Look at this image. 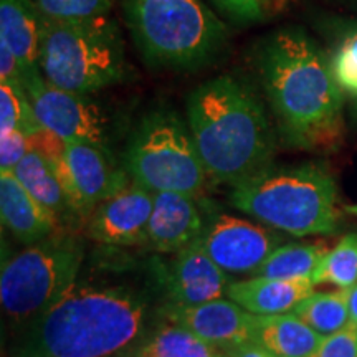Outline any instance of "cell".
<instances>
[{
  "instance_id": "1",
  "label": "cell",
  "mask_w": 357,
  "mask_h": 357,
  "mask_svg": "<svg viewBox=\"0 0 357 357\" xmlns=\"http://www.w3.org/2000/svg\"><path fill=\"white\" fill-rule=\"evenodd\" d=\"M255 68L284 146L326 153L341 144L346 96L316 40L298 26L276 30L258 45Z\"/></svg>"
},
{
  "instance_id": "2",
  "label": "cell",
  "mask_w": 357,
  "mask_h": 357,
  "mask_svg": "<svg viewBox=\"0 0 357 357\" xmlns=\"http://www.w3.org/2000/svg\"><path fill=\"white\" fill-rule=\"evenodd\" d=\"M187 124L215 184L235 187L273 164V118L247 78L227 73L199 84L187 98Z\"/></svg>"
},
{
  "instance_id": "3",
  "label": "cell",
  "mask_w": 357,
  "mask_h": 357,
  "mask_svg": "<svg viewBox=\"0 0 357 357\" xmlns=\"http://www.w3.org/2000/svg\"><path fill=\"white\" fill-rule=\"evenodd\" d=\"M146 305L118 288L73 284L35 316L13 357H114L132 346Z\"/></svg>"
},
{
  "instance_id": "4",
  "label": "cell",
  "mask_w": 357,
  "mask_h": 357,
  "mask_svg": "<svg viewBox=\"0 0 357 357\" xmlns=\"http://www.w3.org/2000/svg\"><path fill=\"white\" fill-rule=\"evenodd\" d=\"M236 211L293 236L334 235L339 230L337 185L321 162L271 164L231 187Z\"/></svg>"
},
{
  "instance_id": "5",
  "label": "cell",
  "mask_w": 357,
  "mask_h": 357,
  "mask_svg": "<svg viewBox=\"0 0 357 357\" xmlns=\"http://www.w3.org/2000/svg\"><path fill=\"white\" fill-rule=\"evenodd\" d=\"M119 2L137 52L153 68H204L229 45V29L204 0Z\"/></svg>"
},
{
  "instance_id": "6",
  "label": "cell",
  "mask_w": 357,
  "mask_h": 357,
  "mask_svg": "<svg viewBox=\"0 0 357 357\" xmlns=\"http://www.w3.org/2000/svg\"><path fill=\"white\" fill-rule=\"evenodd\" d=\"M38 66L48 83L93 95L126 79L123 33L109 15L82 22L43 19Z\"/></svg>"
},
{
  "instance_id": "7",
  "label": "cell",
  "mask_w": 357,
  "mask_h": 357,
  "mask_svg": "<svg viewBox=\"0 0 357 357\" xmlns=\"http://www.w3.org/2000/svg\"><path fill=\"white\" fill-rule=\"evenodd\" d=\"M124 169L154 194L199 197L208 181L189 124L169 109H154L141 119L124 153Z\"/></svg>"
},
{
  "instance_id": "8",
  "label": "cell",
  "mask_w": 357,
  "mask_h": 357,
  "mask_svg": "<svg viewBox=\"0 0 357 357\" xmlns=\"http://www.w3.org/2000/svg\"><path fill=\"white\" fill-rule=\"evenodd\" d=\"M83 263L77 236L53 234L2 266L0 300L13 319L35 318L75 284Z\"/></svg>"
},
{
  "instance_id": "9",
  "label": "cell",
  "mask_w": 357,
  "mask_h": 357,
  "mask_svg": "<svg viewBox=\"0 0 357 357\" xmlns=\"http://www.w3.org/2000/svg\"><path fill=\"white\" fill-rule=\"evenodd\" d=\"M38 123L65 142H88L101 147L108 141V118L91 95L66 91L48 83L40 66L22 73Z\"/></svg>"
},
{
  "instance_id": "10",
  "label": "cell",
  "mask_w": 357,
  "mask_h": 357,
  "mask_svg": "<svg viewBox=\"0 0 357 357\" xmlns=\"http://www.w3.org/2000/svg\"><path fill=\"white\" fill-rule=\"evenodd\" d=\"M50 164L75 215L83 220H88L98 205L131 182L126 169L116 164L108 147L88 142H66L63 155Z\"/></svg>"
},
{
  "instance_id": "11",
  "label": "cell",
  "mask_w": 357,
  "mask_h": 357,
  "mask_svg": "<svg viewBox=\"0 0 357 357\" xmlns=\"http://www.w3.org/2000/svg\"><path fill=\"white\" fill-rule=\"evenodd\" d=\"M200 247L227 273H255L281 245L275 229L212 211L205 220Z\"/></svg>"
},
{
  "instance_id": "12",
  "label": "cell",
  "mask_w": 357,
  "mask_h": 357,
  "mask_svg": "<svg viewBox=\"0 0 357 357\" xmlns=\"http://www.w3.org/2000/svg\"><path fill=\"white\" fill-rule=\"evenodd\" d=\"M153 208L154 192L131 181L93 211L88 218V234L105 245L146 243Z\"/></svg>"
},
{
  "instance_id": "13",
  "label": "cell",
  "mask_w": 357,
  "mask_h": 357,
  "mask_svg": "<svg viewBox=\"0 0 357 357\" xmlns=\"http://www.w3.org/2000/svg\"><path fill=\"white\" fill-rule=\"evenodd\" d=\"M227 278V271L213 263L199 240L177 252L160 273L164 289L174 306H197L218 300L230 284Z\"/></svg>"
},
{
  "instance_id": "14",
  "label": "cell",
  "mask_w": 357,
  "mask_h": 357,
  "mask_svg": "<svg viewBox=\"0 0 357 357\" xmlns=\"http://www.w3.org/2000/svg\"><path fill=\"white\" fill-rule=\"evenodd\" d=\"M164 314L220 351L252 342L253 314L231 300L218 298L197 306L169 305Z\"/></svg>"
},
{
  "instance_id": "15",
  "label": "cell",
  "mask_w": 357,
  "mask_h": 357,
  "mask_svg": "<svg viewBox=\"0 0 357 357\" xmlns=\"http://www.w3.org/2000/svg\"><path fill=\"white\" fill-rule=\"evenodd\" d=\"M204 211L192 197L178 192H155L146 243L159 253H177L202 235Z\"/></svg>"
},
{
  "instance_id": "16",
  "label": "cell",
  "mask_w": 357,
  "mask_h": 357,
  "mask_svg": "<svg viewBox=\"0 0 357 357\" xmlns=\"http://www.w3.org/2000/svg\"><path fill=\"white\" fill-rule=\"evenodd\" d=\"M0 213L3 227L25 245H35L60 231L58 218L12 172H0Z\"/></svg>"
},
{
  "instance_id": "17",
  "label": "cell",
  "mask_w": 357,
  "mask_h": 357,
  "mask_svg": "<svg viewBox=\"0 0 357 357\" xmlns=\"http://www.w3.org/2000/svg\"><path fill=\"white\" fill-rule=\"evenodd\" d=\"M311 280H276L253 276L250 280L231 281L227 296L245 311L258 316L284 314L314 293Z\"/></svg>"
},
{
  "instance_id": "18",
  "label": "cell",
  "mask_w": 357,
  "mask_h": 357,
  "mask_svg": "<svg viewBox=\"0 0 357 357\" xmlns=\"http://www.w3.org/2000/svg\"><path fill=\"white\" fill-rule=\"evenodd\" d=\"M324 337L293 312L253 314L252 342L273 357H312Z\"/></svg>"
},
{
  "instance_id": "19",
  "label": "cell",
  "mask_w": 357,
  "mask_h": 357,
  "mask_svg": "<svg viewBox=\"0 0 357 357\" xmlns=\"http://www.w3.org/2000/svg\"><path fill=\"white\" fill-rule=\"evenodd\" d=\"M43 17L30 0H0V40L15 53L25 70L38 66Z\"/></svg>"
},
{
  "instance_id": "20",
  "label": "cell",
  "mask_w": 357,
  "mask_h": 357,
  "mask_svg": "<svg viewBox=\"0 0 357 357\" xmlns=\"http://www.w3.org/2000/svg\"><path fill=\"white\" fill-rule=\"evenodd\" d=\"M19 178V182L25 187L40 204L50 211L58 218V222H65L66 218H73V208L68 202L63 187L60 184L55 169L43 155L35 151H30L24 160L12 172Z\"/></svg>"
},
{
  "instance_id": "21",
  "label": "cell",
  "mask_w": 357,
  "mask_h": 357,
  "mask_svg": "<svg viewBox=\"0 0 357 357\" xmlns=\"http://www.w3.org/2000/svg\"><path fill=\"white\" fill-rule=\"evenodd\" d=\"M329 248L324 243H281L253 276L276 280H311Z\"/></svg>"
},
{
  "instance_id": "22",
  "label": "cell",
  "mask_w": 357,
  "mask_h": 357,
  "mask_svg": "<svg viewBox=\"0 0 357 357\" xmlns=\"http://www.w3.org/2000/svg\"><path fill=\"white\" fill-rule=\"evenodd\" d=\"M222 351L184 326L166 319L134 351L132 357H220Z\"/></svg>"
},
{
  "instance_id": "23",
  "label": "cell",
  "mask_w": 357,
  "mask_h": 357,
  "mask_svg": "<svg viewBox=\"0 0 357 357\" xmlns=\"http://www.w3.org/2000/svg\"><path fill=\"white\" fill-rule=\"evenodd\" d=\"M291 312L323 337L341 333L351 324L347 289L333 293H312Z\"/></svg>"
},
{
  "instance_id": "24",
  "label": "cell",
  "mask_w": 357,
  "mask_h": 357,
  "mask_svg": "<svg viewBox=\"0 0 357 357\" xmlns=\"http://www.w3.org/2000/svg\"><path fill=\"white\" fill-rule=\"evenodd\" d=\"M312 283H331L341 289L354 287L357 283V231L342 236L336 247L326 253L312 276Z\"/></svg>"
},
{
  "instance_id": "25",
  "label": "cell",
  "mask_w": 357,
  "mask_h": 357,
  "mask_svg": "<svg viewBox=\"0 0 357 357\" xmlns=\"http://www.w3.org/2000/svg\"><path fill=\"white\" fill-rule=\"evenodd\" d=\"M6 129H15L26 137L42 129L22 82L0 83V131Z\"/></svg>"
},
{
  "instance_id": "26",
  "label": "cell",
  "mask_w": 357,
  "mask_h": 357,
  "mask_svg": "<svg viewBox=\"0 0 357 357\" xmlns=\"http://www.w3.org/2000/svg\"><path fill=\"white\" fill-rule=\"evenodd\" d=\"M349 25L336 33L329 58L339 86L357 111V25Z\"/></svg>"
},
{
  "instance_id": "27",
  "label": "cell",
  "mask_w": 357,
  "mask_h": 357,
  "mask_svg": "<svg viewBox=\"0 0 357 357\" xmlns=\"http://www.w3.org/2000/svg\"><path fill=\"white\" fill-rule=\"evenodd\" d=\"M45 20L82 22L109 15L114 0H30Z\"/></svg>"
},
{
  "instance_id": "28",
  "label": "cell",
  "mask_w": 357,
  "mask_h": 357,
  "mask_svg": "<svg viewBox=\"0 0 357 357\" xmlns=\"http://www.w3.org/2000/svg\"><path fill=\"white\" fill-rule=\"evenodd\" d=\"M218 10L238 24L268 20L280 10L284 0H211Z\"/></svg>"
},
{
  "instance_id": "29",
  "label": "cell",
  "mask_w": 357,
  "mask_h": 357,
  "mask_svg": "<svg viewBox=\"0 0 357 357\" xmlns=\"http://www.w3.org/2000/svg\"><path fill=\"white\" fill-rule=\"evenodd\" d=\"M30 153L29 139L15 129L0 131V172H13Z\"/></svg>"
},
{
  "instance_id": "30",
  "label": "cell",
  "mask_w": 357,
  "mask_h": 357,
  "mask_svg": "<svg viewBox=\"0 0 357 357\" xmlns=\"http://www.w3.org/2000/svg\"><path fill=\"white\" fill-rule=\"evenodd\" d=\"M312 357H357V328L349 324L341 333L324 337Z\"/></svg>"
},
{
  "instance_id": "31",
  "label": "cell",
  "mask_w": 357,
  "mask_h": 357,
  "mask_svg": "<svg viewBox=\"0 0 357 357\" xmlns=\"http://www.w3.org/2000/svg\"><path fill=\"white\" fill-rule=\"evenodd\" d=\"M22 82V65L12 48L0 40V83Z\"/></svg>"
},
{
  "instance_id": "32",
  "label": "cell",
  "mask_w": 357,
  "mask_h": 357,
  "mask_svg": "<svg viewBox=\"0 0 357 357\" xmlns=\"http://www.w3.org/2000/svg\"><path fill=\"white\" fill-rule=\"evenodd\" d=\"M227 357H273L268 354L265 349H261L260 346L255 342H243V344L229 347V349L222 351Z\"/></svg>"
},
{
  "instance_id": "33",
  "label": "cell",
  "mask_w": 357,
  "mask_h": 357,
  "mask_svg": "<svg viewBox=\"0 0 357 357\" xmlns=\"http://www.w3.org/2000/svg\"><path fill=\"white\" fill-rule=\"evenodd\" d=\"M347 306H349L351 324H354L357 328V283L354 287L347 288Z\"/></svg>"
},
{
  "instance_id": "34",
  "label": "cell",
  "mask_w": 357,
  "mask_h": 357,
  "mask_svg": "<svg viewBox=\"0 0 357 357\" xmlns=\"http://www.w3.org/2000/svg\"><path fill=\"white\" fill-rule=\"evenodd\" d=\"M337 3H341L342 7L349 8V10L357 12V0H336Z\"/></svg>"
},
{
  "instance_id": "35",
  "label": "cell",
  "mask_w": 357,
  "mask_h": 357,
  "mask_svg": "<svg viewBox=\"0 0 357 357\" xmlns=\"http://www.w3.org/2000/svg\"><path fill=\"white\" fill-rule=\"evenodd\" d=\"M344 211L352 213V215H357V204H354V205H346Z\"/></svg>"
},
{
  "instance_id": "36",
  "label": "cell",
  "mask_w": 357,
  "mask_h": 357,
  "mask_svg": "<svg viewBox=\"0 0 357 357\" xmlns=\"http://www.w3.org/2000/svg\"><path fill=\"white\" fill-rule=\"evenodd\" d=\"M220 357H227V356H225V354H223V352H222V356H220Z\"/></svg>"
}]
</instances>
